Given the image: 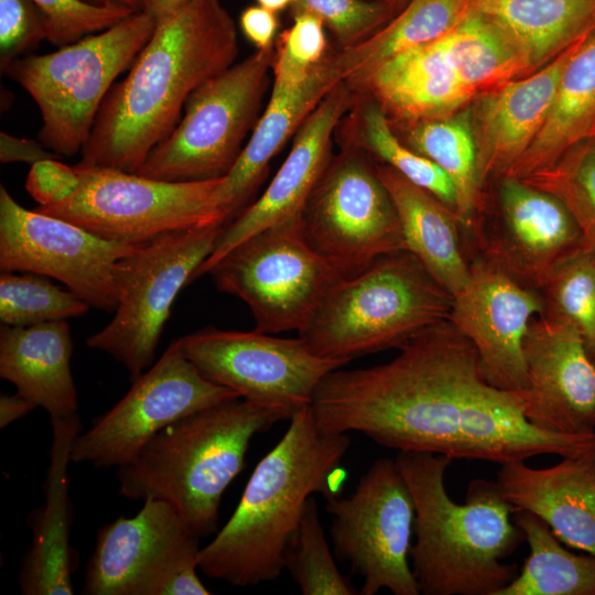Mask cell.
I'll return each mask as SVG.
<instances>
[{
  "instance_id": "6da1fadb",
  "label": "cell",
  "mask_w": 595,
  "mask_h": 595,
  "mask_svg": "<svg viewBox=\"0 0 595 595\" xmlns=\"http://www.w3.org/2000/svg\"><path fill=\"white\" fill-rule=\"evenodd\" d=\"M388 363L336 369L311 402L326 433L359 432L398 452L505 464L595 451V433L569 435L534 428L520 393L485 377L473 343L450 321L424 328Z\"/></svg>"
},
{
  "instance_id": "7a4b0ae2",
  "label": "cell",
  "mask_w": 595,
  "mask_h": 595,
  "mask_svg": "<svg viewBox=\"0 0 595 595\" xmlns=\"http://www.w3.org/2000/svg\"><path fill=\"white\" fill-rule=\"evenodd\" d=\"M237 54L236 25L220 0H194L158 21L105 97L77 164L136 173L176 127L190 96Z\"/></svg>"
},
{
  "instance_id": "3957f363",
  "label": "cell",
  "mask_w": 595,
  "mask_h": 595,
  "mask_svg": "<svg viewBox=\"0 0 595 595\" xmlns=\"http://www.w3.org/2000/svg\"><path fill=\"white\" fill-rule=\"evenodd\" d=\"M278 444L257 464L227 523L199 554V571L246 587L275 581L307 499L339 496L347 433L317 426L311 405L298 411Z\"/></svg>"
},
{
  "instance_id": "277c9868",
  "label": "cell",
  "mask_w": 595,
  "mask_h": 595,
  "mask_svg": "<svg viewBox=\"0 0 595 595\" xmlns=\"http://www.w3.org/2000/svg\"><path fill=\"white\" fill-rule=\"evenodd\" d=\"M394 459L414 502L410 558L420 594L498 595L519 573L504 560L524 534L496 482L473 479L458 504L444 484L453 459L428 452H398Z\"/></svg>"
},
{
  "instance_id": "5b68a950",
  "label": "cell",
  "mask_w": 595,
  "mask_h": 595,
  "mask_svg": "<svg viewBox=\"0 0 595 595\" xmlns=\"http://www.w3.org/2000/svg\"><path fill=\"white\" fill-rule=\"evenodd\" d=\"M284 416L238 398L181 418L118 467L119 493L171 505L201 537L217 530L221 496L246 466L252 436Z\"/></svg>"
},
{
  "instance_id": "8992f818",
  "label": "cell",
  "mask_w": 595,
  "mask_h": 595,
  "mask_svg": "<svg viewBox=\"0 0 595 595\" xmlns=\"http://www.w3.org/2000/svg\"><path fill=\"white\" fill-rule=\"evenodd\" d=\"M453 295L408 250L378 258L340 279L299 332L320 357L345 364L399 348L412 336L450 320Z\"/></svg>"
},
{
  "instance_id": "52a82bcc",
  "label": "cell",
  "mask_w": 595,
  "mask_h": 595,
  "mask_svg": "<svg viewBox=\"0 0 595 595\" xmlns=\"http://www.w3.org/2000/svg\"><path fill=\"white\" fill-rule=\"evenodd\" d=\"M155 28V19L141 10L55 52L0 60L2 74L19 84L39 108V141L58 156L82 152L105 97Z\"/></svg>"
},
{
  "instance_id": "ba28073f",
  "label": "cell",
  "mask_w": 595,
  "mask_h": 595,
  "mask_svg": "<svg viewBox=\"0 0 595 595\" xmlns=\"http://www.w3.org/2000/svg\"><path fill=\"white\" fill-rule=\"evenodd\" d=\"M225 225L161 235L118 260V303L112 320L86 344L122 364L132 381L154 364L172 305L213 252Z\"/></svg>"
},
{
  "instance_id": "9c48e42d",
  "label": "cell",
  "mask_w": 595,
  "mask_h": 595,
  "mask_svg": "<svg viewBox=\"0 0 595 595\" xmlns=\"http://www.w3.org/2000/svg\"><path fill=\"white\" fill-rule=\"evenodd\" d=\"M75 166L80 175L77 191L36 210L100 238L136 246L172 231L226 225L217 195L224 176L169 182L110 167Z\"/></svg>"
},
{
  "instance_id": "30bf717a",
  "label": "cell",
  "mask_w": 595,
  "mask_h": 595,
  "mask_svg": "<svg viewBox=\"0 0 595 595\" xmlns=\"http://www.w3.org/2000/svg\"><path fill=\"white\" fill-rule=\"evenodd\" d=\"M273 58V46L258 50L198 87L176 127L136 173L169 182L225 176L257 122Z\"/></svg>"
},
{
  "instance_id": "8fae6325",
  "label": "cell",
  "mask_w": 595,
  "mask_h": 595,
  "mask_svg": "<svg viewBox=\"0 0 595 595\" xmlns=\"http://www.w3.org/2000/svg\"><path fill=\"white\" fill-rule=\"evenodd\" d=\"M300 215L246 238L207 272L247 304L259 332L299 333L342 279L305 239Z\"/></svg>"
},
{
  "instance_id": "7c38bea8",
  "label": "cell",
  "mask_w": 595,
  "mask_h": 595,
  "mask_svg": "<svg viewBox=\"0 0 595 595\" xmlns=\"http://www.w3.org/2000/svg\"><path fill=\"white\" fill-rule=\"evenodd\" d=\"M143 501L136 516L98 530L82 594H209L197 574L201 537L167 502Z\"/></svg>"
},
{
  "instance_id": "4fadbf2b",
  "label": "cell",
  "mask_w": 595,
  "mask_h": 595,
  "mask_svg": "<svg viewBox=\"0 0 595 595\" xmlns=\"http://www.w3.org/2000/svg\"><path fill=\"white\" fill-rule=\"evenodd\" d=\"M326 510L334 554L363 577L360 595L420 594L409 564L414 502L394 458L376 459L348 498H326Z\"/></svg>"
},
{
  "instance_id": "5bb4252c",
  "label": "cell",
  "mask_w": 595,
  "mask_h": 595,
  "mask_svg": "<svg viewBox=\"0 0 595 595\" xmlns=\"http://www.w3.org/2000/svg\"><path fill=\"white\" fill-rule=\"evenodd\" d=\"M300 218L310 246L342 279L358 274L385 255L405 250L387 188L377 170L357 155L326 166Z\"/></svg>"
},
{
  "instance_id": "9a60e30c",
  "label": "cell",
  "mask_w": 595,
  "mask_h": 595,
  "mask_svg": "<svg viewBox=\"0 0 595 595\" xmlns=\"http://www.w3.org/2000/svg\"><path fill=\"white\" fill-rule=\"evenodd\" d=\"M178 342L205 378L285 420L311 405L322 379L346 365L317 356L300 337H274L257 329L205 327Z\"/></svg>"
},
{
  "instance_id": "2e32d148",
  "label": "cell",
  "mask_w": 595,
  "mask_h": 595,
  "mask_svg": "<svg viewBox=\"0 0 595 595\" xmlns=\"http://www.w3.org/2000/svg\"><path fill=\"white\" fill-rule=\"evenodd\" d=\"M131 383L119 402L76 436L72 462L120 467L170 423L240 398L236 391L205 378L185 356L178 339Z\"/></svg>"
},
{
  "instance_id": "e0dca14e",
  "label": "cell",
  "mask_w": 595,
  "mask_h": 595,
  "mask_svg": "<svg viewBox=\"0 0 595 595\" xmlns=\"http://www.w3.org/2000/svg\"><path fill=\"white\" fill-rule=\"evenodd\" d=\"M138 246L110 241L60 217L26 209L0 186L1 271L55 279L91 307L113 311L116 264Z\"/></svg>"
},
{
  "instance_id": "ac0fdd59",
  "label": "cell",
  "mask_w": 595,
  "mask_h": 595,
  "mask_svg": "<svg viewBox=\"0 0 595 595\" xmlns=\"http://www.w3.org/2000/svg\"><path fill=\"white\" fill-rule=\"evenodd\" d=\"M494 219L474 218L470 231L482 258L538 292L555 267L582 247L572 215L553 195L502 176Z\"/></svg>"
},
{
  "instance_id": "d6986e66",
  "label": "cell",
  "mask_w": 595,
  "mask_h": 595,
  "mask_svg": "<svg viewBox=\"0 0 595 595\" xmlns=\"http://www.w3.org/2000/svg\"><path fill=\"white\" fill-rule=\"evenodd\" d=\"M543 310L540 292L478 257L453 295L450 321L477 349L487 380L521 394L528 385L523 339L530 318Z\"/></svg>"
},
{
  "instance_id": "ffe728a7",
  "label": "cell",
  "mask_w": 595,
  "mask_h": 595,
  "mask_svg": "<svg viewBox=\"0 0 595 595\" xmlns=\"http://www.w3.org/2000/svg\"><path fill=\"white\" fill-rule=\"evenodd\" d=\"M528 385L521 393L526 419L555 434L595 433V365L577 333L543 315L523 339Z\"/></svg>"
},
{
  "instance_id": "44dd1931",
  "label": "cell",
  "mask_w": 595,
  "mask_h": 595,
  "mask_svg": "<svg viewBox=\"0 0 595 595\" xmlns=\"http://www.w3.org/2000/svg\"><path fill=\"white\" fill-rule=\"evenodd\" d=\"M345 82L337 85L311 112L296 132L293 145L259 199L226 224L209 257L194 280L251 235L299 216L328 165L332 133L349 106Z\"/></svg>"
},
{
  "instance_id": "7402d4cb",
  "label": "cell",
  "mask_w": 595,
  "mask_h": 595,
  "mask_svg": "<svg viewBox=\"0 0 595 595\" xmlns=\"http://www.w3.org/2000/svg\"><path fill=\"white\" fill-rule=\"evenodd\" d=\"M584 40L536 72L473 100L470 123L482 187L490 178L506 176L531 145L547 119L563 69Z\"/></svg>"
},
{
  "instance_id": "603a6c76",
  "label": "cell",
  "mask_w": 595,
  "mask_h": 595,
  "mask_svg": "<svg viewBox=\"0 0 595 595\" xmlns=\"http://www.w3.org/2000/svg\"><path fill=\"white\" fill-rule=\"evenodd\" d=\"M495 482L516 510L533 512L562 543L595 556V451L545 468L505 463Z\"/></svg>"
},
{
  "instance_id": "cb8c5ba5",
  "label": "cell",
  "mask_w": 595,
  "mask_h": 595,
  "mask_svg": "<svg viewBox=\"0 0 595 595\" xmlns=\"http://www.w3.org/2000/svg\"><path fill=\"white\" fill-rule=\"evenodd\" d=\"M343 82L344 71L336 54L325 56L299 84L273 83L269 102L218 190V205L226 224L246 208L264 177L270 160Z\"/></svg>"
},
{
  "instance_id": "d4e9b609",
  "label": "cell",
  "mask_w": 595,
  "mask_h": 595,
  "mask_svg": "<svg viewBox=\"0 0 595 595\" xmlns=\"http://www.w3.org/2000/svg\"><path fill=\"white\" fill-rule=\"evenodd\" d=\"M50 420L53 441L45 505L30 513L32 542L19 578L21 593L25 595H72V575L78 565V556L69 543L72 510L67 470L80 421L77 414Z\"/></svg>"
},
{
  "instance_id": "484cf974",
  "label": "cell",
  "mask_w": 595,
  "mask_h": 595,
  "mask_svg": "<svg viewBox=\"0 0 595 595\" xmlns=\"http://www.w3.org/2000/svg\"><path fill=\"white\" fill-rule=\"evenodd\" d=\"M73 340L66 320L32 326H0V377L43 408L50 419L77 414L71 371Z\"/></svg>"
},
{
  "instance_id": "4316f807",
  "label": "cell",
  "mask_w": 595,
  "mask_h": 595,
  "mask_svg": "<svg viewBox=\"0 0 595 595\" xmlns=\"http://www.w3.org/2000/svg\"><path fill=\"white\" fill-rule=\"evenodd\" d=\"M376 170L397 209L405 250L442 288L455 295L469 277V263L459 237L462 225L456 214L390 166Z\"/></svg>"
},
{
  "instance_id": "83f0119b",
  "label": "cell",
  "mask_w": 595,
  "mask_h": 595,
  "mask_svg": "<svg viewBox=\"0 0 595 595\" xmlns=\"http://www.w3.org/2000/svg\"><path fill=\"white\" fill-rule=\"evenodd\" d=\"M520 48L531 72L595 31V0H466Z\"/></svg>"
},
{
  "instance_id": "f1b7e54d",
  "label": "cell",
  "mask_w": 595,
  "mask_h": 595,
  "mask_svg": "<svg viewBox=\"0 0 595 595\" xmlns=\"http://www.w3.org/2000/svg\"><path fill=\"white\" fill-rule=\"evenodd\" d=\"M589 138H595V31L567 61L540 132L506 176L523 178L550 167Z\"/></svg>"
},
{
  "instance_id": "f546056e",
  "label": "cell",
  "mask_w": 595,
  "mask_h": 595,
  "mask_svg": "<svg viewBox=\"0 0 595 595\" xmlns=\"http://www.w3.org/2000/svg\"><path fill=\"white\" fill-rule=\"evenodd\" d=\"M512 519L524 534L529 554L517 577L498 595H595L594 555L565 549L529 510L517 509Z\"/></svg>"
},
{
  "instance_id": "4dcf8cb0",
  "label": "cell",
  "mask_w": 595,
  "mask_h": 595,
  "mask_svg": "<svg viewBox=\"0 0 595 595\" xmlns=\"http://www.w3.org/2000/svg\"><path fill=\"white\" fill-rule=\"evenodd\" d=\"M467 12L466 0H410L390 22L338 53L345 82L382 62L433 42Z\"/></svg>"
},
{
  "instance_id": "1f68e13d",
  "label": "cell",
  "mask_w": 595,
  "mask_h": 595,
  "mask_svg": "<svg viewBox=\"0 0 595 595\" xmlns=\"http://www.w3.org/2000/svg\"><path fill=\"white\" fill-rule=\"evenodd\" d=\"M408 143L451 180L455 188V214L462 227L470 230L483 187L478 177L469 108L445 118L410 126Z\"/></svg>"
},
{
  "instance_id": "d6a6232c",
  "label": "cell",
  "mask_w": 595,
  "mask_h": 595,
  "mask_svg": "<svg viewBox=\"0 0 595 595\" xmlns=\"http://www.w3.org/2000/svg\"><path fill=\"white\" fill-rule=\"evenodd\" d=\"M541 315L571 326L595 365V256L582 247L562 260L540 290Z\"/></svg>"
},
{
  "instance_id": "836d02e7",
  "label": "cell",
  "mask_w": 595,
  "mask_h": 595,
  "mask_svg": "<svg viewBox=\"0 0 595 595\" xmlns=\"http://www.w3.org/2000/svg\"><path fill=\"white\" fill-rule=\"evenodd\" d=\"M520 180L565 206L580 229L582 248L595 256V138L573 145L550 167Z\"/></svg>"
},
{
  "instance_id": "e575fe53",
  "label": "cell",
  "mask_w": 595,
  "mask_h": 595,
  "mask_svg": "<svg viewBox=\"0 0 595 595\" xmlns=\"http://www.w3.org/2000/svg\"><path fill=\"white\" fill-rule=\"evenodd\" d=\"M289 571L303 595H358L348 577L338 570L311 496L284 556Z\"/></svg>"
},
{
  "instance_id": "d590c367",
  "label": "cell",
  "mask_w": 595,
  "mask_h": 595,
  "mask_svg": "<svg viewBox=\"0 0 595 595\" xmlns=\"http://www.w3.org/2000/svg\"><path fill=\"white\" fill-rule=\"evenodd\" d=\"M91 306L69 289L55 285L47 277L1 271L0 320L9 326H32L64 321L88 313Z\"/></svg>"
},
{
  "instance_id": "8d00e7d4",
  "label": "cell",
  "mask_w": 595,
  "mask_h": 595,
  "mask_svg": "<svg viewBox=\"0 0 595 595\" xmlns=\"http://www.w3.org/2000/svg\"><path fill=\"white\" fill-rule=\"evenodd\" d=\"M361 144L396 172L433 194L455 213V188L447 175L431 160L404 145L377 104H368L359 122Z\"/></svg>"
},
{
  "instance_id": "74e56055",
  "label": "cell",
  "mask_w": 595,
  "mask_h": 595,
  "mask_svg": "<svg viewBox=\"0 0 595 595\" xmlns=\"http://www.w3.org/2000/svg\"><path fill=\"white\" fill-rule=\"evenodd\" d=\"M43 15L46 41L63 47L106 31L136 11L85 0H31Z\"/></svg>"
},
{
  "instance_id": "f35d334b",
  "label": "cell",
  "mask_w": 595,
  "mask_h": 595,
  "mask_svg": "<svg viewBox=\"0 0 595 595\" xmlns=\"http://www.w3.org/2000/svg\"><path fill=\"white\" fill-rule=\"evenodd\" d=\"M293 18V24L280 34L274 48L273 83L299 84L325 58L327 40L322 20L311 13Z\"/></svg>"
},
{
  "instance_id": "ab89813d",
  "label": "cell",
  "mask_w": 595,
  "mask_h": 595,
  "mask_svg": "<svg viewBox=\"0 0 595 595\" xmlns=\"http://www.w3.org/2000/svg\"><path fill=\"white\" fill-rule=\"evenodd\" d=\"M291 11L320 18L345 47L365 40L393 14L383 1L365 0H294Z\"/></svg>"
},
{
  "instance_id": "60d3db41",
  "label": "cell",
  "mask_w": 595,
  "mask_h": 595,
  "mask_svg": "<svg viewBox=\"0 0 595 595\" xmlns=\"http://www.w3.org/2000/svg\"><path fill=\"white\" fill-rule=\"evenodd\" d=\"M44 40V19L31 0H0V60L19 57Z\"/></svg>"
},
{
  "instance_id": "b9f144b4",
  "label": "cell",
  "mask_w": 595,
  "mask_h": 595,
  "mask_svg": "<svg viewBox=\"0 0 595 595\" xmlns=\"http://www.w3.org/2000/svg\"><path fill=\"white\" fill-rule=\"evenodd\" d=\"M79 184L80 175L76 166L51 158L31 164L25 190L39 206H52L69 198Z\"/></svg>"
},
{
  "instance_id": "7bdbcfd3",
  "label": "cell",
  "mask_w": 595,
  "mask_h": 595,
  "mask_svg": "<svg viewBox=\"0 0 595 595\" xmlns=\"http://www.w3.org/2000/svg\"><path fill=\"white\" fill-rule=\"evenodd\" d=\"M239 24L245 36L258 50L273 46V39L279 25L274 12L261 6L248 7L241 12Z\"/></svg>"
},
{
  "instance_id": "ee69618b",
  "label": "cell",
  "mask_w": 595,
  "mask_h": 595,
  "mask_svg": "<svg viewBox=\"0 0 595 595\" xmlns=\"http://www.w3.org/2000/svg\"><path fill=\"white\" fill-rule=\"evenodd\" d=\"M60 158L43 143L33 139L19 138L8 132L0 133V162H25L33 164L40 160Z\"/></svg>"
},
{
  "instance_id": "f6af8a7d",
  "label": "cell",
  "mask_w": 595,
  "mask_h": 595,
  "mask_svg": "<svg viewBox=\"0 0 595 595\" xmlns=\"http://www.w3.org/2000/svg\"><path fill=\"white\" fill-rule=\"evenodd\" d=\"M37 405L20 393L1 394L0 397V428L4 429L15 420L26 415Z\"/></svg>"
},
{
  "instance_id": "bcb514c9",
  "label": "cell",
  "mask_w": 595,
  "mask_h": 595,
  "mask_svg": "<svg viewBox=\"0 0 595 595\" xmlns=\"http://www.w3.org/2000/svg\"><path fill=\"white\" fill-rule=\"evenodd\" d=\"M192 1L194 0H144L142 10L150 13L158 22Z\"/></svg>"
},
{
  "instance_id": "7dc6e473",
  "label": "cell",
  "mask_w": 595,
  "mask_h": 595,
  "mask_svg": "<svg viewBox=\"0 0 595 595\" xmlns=\"http://www.w3.org/2000/svg\"><path fill=\"white\" fill-rule=\"evenodd\" d=\"M94 4H109L129 8L133 11H141L143 9L144 0H85Z\"/></svg>"
},
{
  "instance_id": "c3c4849f",
  "label": "cell",
  "mask_w": 595,
  "mask_h": 595,
  "mask_svg": "<svg viewBox=\"0 0 595 595\" xmlns=\"http://www.w3.org/2000/svg\"><path fill=\"white\" fill-rule=\"evenodd\" d=\"M259 6L277 13L284 10L286 7H291L294 0H256Z\"/></svg>"
},
{
  "instance_id": "681fc988",
  "label": "cell",
  "mask_w": 595,
  "mask_h": 595,
  "mask_svg": "<svg viewBox=\"0 0 595 595\" xmlns=\"http://www.w3.org/2000/svg\"><path fill=\"white\" fill-rule=\"evenodd\" d=\"M410 0H383L392 13L401 10Z\"/></svg>"
}]
</instances>
